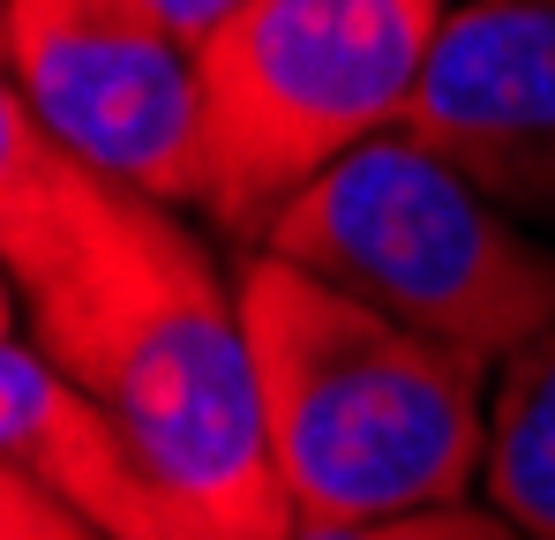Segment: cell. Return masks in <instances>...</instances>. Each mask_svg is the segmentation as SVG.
<instances>
[{
    "label": "cell",
    "instance_id": "obj_1",
    "mask_svg": "<svg viewBox=\"0 0 555 540\" xmlns=\"http://www.w3.org/2000/svg\"><path fill=\"white\" fill-rule=\"evenodd\" d=\"M30 346L120 421L135 458L210 540H293L263 436V383L225 278L181 203L76 166L53 218L8 256Z\"/></svg>",
    "mask_w": 555,
    "mask_h": 540
},
{
    "label": "cell",
    "instance_id": "obj_2",
    "mask_svg": "<svg viewBox=\"0 0 555 540\" xmlns=\"http://www.w3.org/2000/svg\"><path fill=\"white\" fill-rule=\"evenodd\" d=\"M233 278L293 526H369L480 488L495 360L405 331L271 248H248Z\"/></svg>",
    "mask_w": 555,
    "mask_h": 540
},
{
    "label": "cell",
    "instance_id": "obj_3",
    "mask_svg": "<svg viewBox=\"0 0 555 540\" xmlns=\"http://www.w3.org/2000/svg\"><path fill=\"white\" fill-rule=\"evenodd\" d=\"M256 248L495 368L555 331V241L488 203L405 128L323 166Z\"/></svg>",
    "mask_w": 555,
    "mask_h": 540
},
{
    "label": "cell",
    "instance_id": "obj_4",
    "mask_svg": "<svg viewBox=\"0 0 555 540\" xmlns=\"http://www.w3.org/2000/svg\"><path fill=\"white\" fill-rule=\"evenodd\" d=\"M451 0H248L195 46L203 210L263 241L346 151L398 128Z\"/></svg>",
    "mask_w": 555,
    "mask_h": 540
},
{
    "label": "cell",
    "instance_id": "obj_5",
    "mask_svg": "<svg viewBox=\"0 0 555 540\" xmlns=\"http://www.w3.org/2000/svg\"><path fill=\"white\" fill-rule=\"evenodd\" d=\"M0 68L68 158L203 210V83L166 0H8Z\"/></svg>",
    "mask_w": 555,
    "mask_h": 540
},
{
    "label": "cell",
    "instance_id": "obj_6",
    "mask_svg": "<svg viewBox=\"0 0 555 540\" xmlns=\"http://www.w3.org/2000/svg\"><path fill=\"white\" fill-rule=\"evenodd\" d=\"M398 128L555 233V0H451Z\"/></svg>",
    "mask_w": 555,
    "mask_h": 540
},
{
    "label": "cell",
    "instance_id": "obj_7",
    "mask_svg": "<svg viewBox=\"0 0 555 540\" xmlns=\"http://www.w3.org/2000/svg\"><path fill=\"white\" fill-rule=\"evenodd\" d=\"M0 458L105 540H210L158 488L120 421L15 331H0Z\"/></svg>",
    "mask_w": 555,
    "mask_h": 540
},
{
    "label": "cell",
    "instance_id": "obj_8",
    "mask_svg": "<svg viewBox=\"0 0 555 540\" xmlns=\"http://www.w3.org/2000/svg\"><path fill=\"white\" fill-rule=\"evenodd\" d=\"M480 496L526 540H555V331L495 368Z\"/></svg>",
    "mask_w": 555,
    "mask_h": 540
},
{
    "label": "cell",
    "instance_id": "obj_9",
    "mask_svg": "<svg viewBox=\"0 0 555 540\" xmlns=\"http://www.w3.org/2000/svg\"><path fill=\"white\" fill-rule=\"evenodd\" d=\"M76 166H83V158H68V151L46 136V120L30 113V98L0 68V263L53 218V203L68 195Z\"/></svg>",
    "mask_w": 555,
    "mask_h": 540
},
{
    "label": "cell",
    "instance_id": "obj_10",
    "mask_svg": "<svg viewBox=\"0 0 555 540\" xmlns=\"http://www.w3.org/2000/svg\"><path fill=\"white\" fill-rule=\"evenodd\" d=\"M293 540H526L495 503H436L405 518H369V526H293Z\"/></svg>",
    "mask_w": 555,
    "mask_h": 540
},
{
    "label": "cell",
    "instance_id": "obj_11",
    "mask_svg": "<svg viewBox=\"0 0 555 540\" xmlns=\"http://www.w3.org/2000/svg\"><path fill=\"white\" fill-rule=\"evenodd\" d=\"M0 540H105V533L83 526L68 503H53L30 473H15L0 458Z\"/></svg>",
    "mask_w": 555,
    "mask_h": 540
},
{
    "label": "cell",
    "instance_id": "obj_12",
    "mask_svg": "<svg viewBox=\"0 0 555 540\" xmlns=\"http://www.w3.org/2000/svg\"><path fill=\"white\" fill-rule=\"evenodd\" d=\"M233 8H248V0H166V15L181 23L188 46H203V38H210V30H218V23H225Z\"/></svg>",
    "mask_w": 555,
    "mask_h": 540
},
{
    "label": "cell",
    "instance_id": "obj_13",
    "mask_svg": "<svg viewBox=\"0 0 555 540\" xmlns=\"http://www.w3.org/2000/svg\"><path fill=\"white\" fill-rule=\"evenodd\" d=\"M0 331H15V278H8V263H0Z\"/></svg>",
    "mask_w": 555,
    "mask_h": 540
},
{
    "label": "cell",
    "instance_id": "obj_14",
    "mask_svg": "<svg viewBox=\"0 0 555 540\" xmlns=\"http://www.w3.org/2000/svg\"><path fill=\"white\" fill-rule=\"evenodd\" d=\"M0 38H8V0H0Z\"/></svg>",
    "mask_w": 555,
    "mask_h": 540
}]
</instances>
